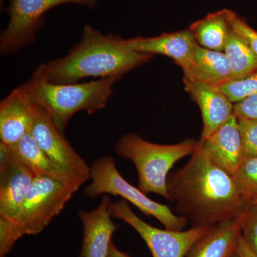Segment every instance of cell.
<instances>
[{"label":"cell","mask_w":257,"mask_h":257,"mask_svg":"<svg viewBox=\"0 0 257 257\" xmlns=\"http://www.w3.org/2000/svg\"><path fill=\"white\" fill-rule=\"evenodd\" d=\"M168 200L193 226H213L241 215L250 202L234 175L204 153L198 144L187 165L167 179Z\"/></svg>","instance_id":"6da1fadb"},{"label":"cell","mask_w":257,"mask_h":257,"mask_svg":"<svg viewBox=\"0 0 257 257\" xmlns=\"http://www.w3.org/2000/svg\"><path fill=\"white\" fill-rule=\"evenodd\" d=\"M153 57L133 50L119 35L85 25L80 41L67 55L40 64L32 75L54 84H74L90 77H123Z\"/></svg>","instance_id":"7a4b0ae2"},{"label":"cell","mask_w":257,"mask_h":257,"mask_svg":"<svg viewBox=\"0 0 257 257\" xmlns=\"http://www.w3.org/2000/svg\"><path fill=\"white\" fill-rule=\"evenodd\" d=\"M82 185L37 176L16 217L0 218V256H6L23 236L41 233Z\"/></svg>","instance_id":"3957f363"},{"label":"cell","mask_w":257,"mask_h":257,"mask_svg":"<svg viewBox=\"0 0 257 257\" xmlns=\"http://www.w3.org/2000/svg\"><path fill=\"white\" fill-rule=\"evenodd\" d=\"M121 77L101 78L84 83L50 84L32 75L23 84L32 100L41 107L62 133L74 114H92L104 109Z\"/></svg>","instance_id":"277c9868"},{"label":"cell","mask_w":257,"mask_h":257,"mask_svg":"<svg viewBox=\"0 0 257 257\" xmlns=\"http://www.w3.org/2000/svg\"><path fill=\"white\" fill-rule=\"evenodd\" d=\"M197 142L193 139L173 145H160L140 135H123L115 146L120 157L131 161L138 175V188L145 194H158L168 200L167 179L171 169L181 159L192 155Z\"/></svg>","instance_id":"5b68a950"},{"label":"cell","mask_w":257,"mask_h":257,"mask_svg":"<svg viewBox=\"0 0 257 257\" xmlns=\"http://www.w3.org/2000/svg\"><path fill=\"white\" fill-rule=\"evenodd\" d=\"M91 179L92 182L84 190L87 197L95 198L101 194L119 196L145 215L155 217L165 229L182 231L187 226V218L175 215L168 206L152 200L127 182L119 173L112 157L103 155L94 161L91 166Z\"/></svg>","instance_id":"8992f818"},{"label":"cell","mask_w":257,"mask_h":257,"mask_svg":"<svg viewBox=\"0 0 257 257\" xmlns=\"http://www.w3.org/2000/svg\"><path fill=\"white\" fill-rule=\"evenodd\" d=\"M67 3L84 5L93 9L97 0H11L8 9L9 23L0 37L1 53L14 55L33 43L43 25L45 13Z\"/></svg>","instance_id":"52a82bcc"},{"label":"cell","mask_w":257,"mask_h":257,"mask_svg":"<svg viewBox=\"0 0 257 257\" xmlns=\"http://www.w3.org/2000/svg\"><path fill=\"white\" fill-rule=\"evenodd\" d=\"M110 213L111 217L125 221L138 233L153 257H186L191 248L212 228L193 226L187 231L158 229L138 217L124 199L111 203Z\"/></svg>","instance_id":"ba28073f"},{"label":"cell","mask_w":257,"mask_h":257,"mask_svg":"<svg viewBox=\"0 0 257 257\" xmlns=\"http://www.w3.org/2000/svg\"><path fill=\"white\" fill-rule=\"evenodd\" d=\"M30 134L50 160L74 182L85 183L91 179V167L74 150L43 109L35 104Z\"/></svg>","instance_id":"9c48e42d"},{"label":"cell","mask_w":257,"mask_h":257,"mask_svg":"<svg viewBox=\"0 0 257 257\" xmlns=\"http://www.w3.org/2000/svg\"><path fill=\"white\" fill-rule=\"evenodd\" d=\"M36 177L11 147L0 143V218L16 217Z\"/></svg>","instance_id":"30bf717a"},{"label":"cell","mask_w":257,"mask_h":257,"mask_svg":"<svg viewBox=\"0 0 257 257\" xmlns=\"http://www.w3.org/2000/svg\"><path fill=\"white\" fill-rule=\"evenodd\" d=\"M198 145L211 162L231 175H236L245 160L239 121L234 114L215 133Z\"/></svg>","instance_id":"8fae6325"},{"label":"cell","mask_w":257,"mask_h":257,"mask_svg":"<svg viewBox=\"0 0 257 257\" xmlns=\"http://www.w3.org/2000/svg\"><path fill=\"white\" fill-rule=\"evenodd\" d=\"M184 87L202 113V140H206L234 115V104L217 86L184 77Z\"/></svg>","instance_id":"7c38bea8"},{"label":"cell","mask_w":257,"mask_h":257,"mask_svg":"<svg viewBox=\"0 0 257 257\" xmlns=\"http://www.w3.org/2000/svg\"><path fill=\"white\" fill-rule=\"evenodd\" d=\"M111 204L110 197L104 194L96 209L79 211L83 226L80 257H108L113 234L119 228L111 221Z\"/></svg>","instance_id":"4fadbf2b"},{"label":"cell","mask_w":257,"mask_h":257,"mask_svg":"<svg viewBox=\"0 0 257 257\" xmlns=\"http://www.w3.org/2000/svg\"><path fill=\"white\" fill-rule=\"evenodd\" d=\"M35 102L23 84L15 88L0 103V143L13 146L30 133Z\"/></svg>","instance_id":"5bb4252c"},{"label":"cell","mask_w":257,"mask_h":257,"mask_svg":"<svg viewBox=\"0 0 257 257\" xmlns=\"http://www.w3.org/2000/svg\"><path fill=\"white\" fill-rule=\"evenodd\" d=\"M128 47L141 53L170 57L182 69H186L198 45L190 29L163 33L156 37L126 39Z\"/></svg>","instance_id":"9a60e30c"},{"label":"cell","mask_w":257,"mask_h":257,"mask_svg":"<svg viewBox=\"0 0 257 257\" xmlns=\"http://www.w3.org/2000/svg\"><path fill=\"white\" fill-rule=\"evenodd\" d=\"M183 72L186 78L217 87L233 79L232 69L226 54L199 45L194 48Z\"/></svg>","instance_id":"2e32d148"},{"label":"cell","mask_w":257,"mask_h":257,"mask_svg":"<svg viewBox=\"0 0 257 257\" xmlns=\"http://www.w3.org/2000/svg\"><path fill=\"white\" fill-rule=\"evenodd\" d=\"M241 214L212 226L191 248L186 257H229L234 252L241 236Z\"/></svg>","instance_id":"e0dca14e"},{"label":"cell","mask_w":257,"mask_h":257,"mask_svg":"<svg viewBox=\"0 0 257 257\" xmlns=\"http://www.w3.org/2000/svg\"><path fill=\"white\" fill-rule=\"evenodd\" d=\"M198 45L209 50L224 52L225 45L232 28L226 9L208 14L194 22L189 28Z\"/></svg>","instance_id":"ac0fdd59"},{"label":"cell","mask_w":257,"mask_h":257,"mask_svg":"<svg viewBox=\"0 0 257 257\" xmlns=\"http://www.w3.org/2000/svg\"><path fill=\"white\" fill-rule=\"evenodd\" d=\"M10 147L34 171L37 177L47 176L66 182H77L69 178L50 160L31 134L28 133L16 145Z\"/></svg>","instance_id":"d6986e66"},{"label":"cell","mask_w":257,"mask_h":257,"mask_svg":"<svg viewBox=\"0 0 257 257\" xmlns=\"http://www.w3.org/2000/svg\"><path fill=\"white\" fill-rule=\"evenodd\" d=\"M224 52L231 64L233 79L243 78L257 70V56L233 29L228 37Z\"/></svg>","instance_id":"ffe728a7"},{"label":"cell","mask_w":257,"mask_h":257,"mask_svg":"<svg viewBox=\"0 0 257 257\" xmlns=\"http://www.w3.org/2000/svg\"><path fill=\"white\" fill-rule=\"evenodd\" d=\"M219 88L234 104L255 95L257 94V70L243 78L231 79Z\"/></svg>","instance_id":"44dd1931"},{"label":"cell","mask_w":257,"mask_h":257,"mask_svg":"<svg viewBox=\"0 0 257 257\" xmlns=\"http://www.w3.org/2000/svg\"><path fill=\"white\" fill-rule=\"evenodd\" d=\"M235 177L243 195L250 202L257 194V157L245 159Z\"/></svg>","instance_id":"7402d4cb"},{"label":"cell","mask_w":257,"mask_h":257,"mask_svg":"<svg viewBox=\"0 0 257 257\" xmlns=\"http://www.w3.org/2000/svg\"><path fill=\"white\" fill-rule=\"evenodd\" d=\"M241 236L257 256V206L250 204L241 214Z\"/></svg>","instance_id":"603a6c76"},{"label":"cell","mask_w":257,"mask_h":257,"mask_svg":"<svg viewBox=\"0 0 257 257\" xmlns=\"http://www.w3.org/2000/svg\"><path fill=\"white\" fill-rule=\"evenodd\" d=\"M231 28L242 37L257 56V31L232 10L226 9Z\"/></svg>","instance_id":"cb8c5ba5"},{"label":"cell","mask_w":257,"mask_h":257,"mask_svg":"<svg viewBox=\"0 0 257 257\" xmlns=\"http://www.w3.org/2000/svg\"><path fill=\"white\" fill-rule=\"evenodd\" d=\"M245 159L257 157V120L238 119Z\"/></svg>","instance_id":"d4e9b609"},{"label":"cell","mask_w":257,"mask_h":257,"mask_svg":"<svg viewBox=\"0 0 257 257\" xmlns=\"http://www.w3.org/2000/svg\"><path fill=\"white\" fill-rule=\"evenodd\" d=\"M234 114L237 119L257 120V94L234 104Z\"/></svg>","instance_id":"484cf974"},{"label":"cell","mask_w":257,"mask_h":257,"mask_svg":"<svg viewBox=\"0 0 257 257\" xmlns=\"http://www.w3.org/2000/svg\"><path fill=\"white\" fill-rule=\"evenodd\" d=\"M235 251H236V252L238 253V255H239L240 257H257L256 255L249 249V248L248 247L246 243L244 242L243 237L241 236H241H239L237 243H236Z\"/></svg>","instance_id":"4316f807"},{"label":"cell","mask_w":257,"mask_h":257,"mask_svg":"<svg viewBox=\"0 0 257 257\" xmlns=\"http://www.w3.org/2000/svg\"><path fill=\"white\" fill-rule=\"evenodd\" d=\"M108 257H130L127 253L122 252L115 246L114 243L111 241L109 246V254Z\"/></svg>","instance_id":"83f0119b"},{"label":"cell","mask_w":257,"mask_h":257,"mask_svg":"<svg viewBox=\"0 0 257 257\" xmlns=\"http://www.w3.org/2000/svg\"><path fill=\"white\" fill-rule=\"evenodd\" d=\"M250 204H255L257 206V194L250 200Z\"/></svg>","instance_id":"f1b7e54d"},{"label":"cell","mask_w":257,"mask_h":257,"mask_svg":"<svg viewBox=\"0 0 257 257\" xmlns=\"http://www.w3.org/2000/svg\"><path fill=\"white\" fill-rule=\"evenodd\" d=\"M229 257H240L239 255H238V253L236 252V251H234V253H231V255H230Z\"/></svg>","instance_id":"f546056e"},{"label":"cell","mask_w":257,"mask_h":257,"mask_svg":"<svg viewBox=\"0 0 257 257\" xmlns=\"http://www.w3.org/2000/svg\"><path fill=\"white\" fill-rule=\"evenodd\" d=\"M5 0H0V2H1V5H3V3H4Z\"/></svg>","instance_id":"4dcf8cb0"}]
</instances>
